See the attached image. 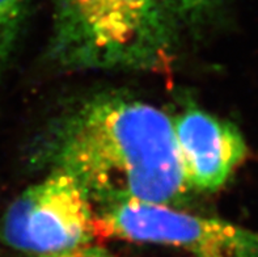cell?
Instances as JSON below:
<instances>
[{
	"label": "cell",
	"instance_id": "obj_2",
	"mask_svg": "<svg viewBox=\"0 0 258 257\" xmlns=\"http://www.w3.org/2000/svg\"><path fill=\"white\" fill-rule=\"evenodd\" d=\"M52 56L75 69L167 65L174 28L156 0H52Z\"/></svg>",
	"mask_w": 258,
	"mask_h": 257
},
{
	"label": "cell",
	"instance_id": "obj_3",
	"mask_svg": "<svg viewBox=\"0 0 258 257\" xmlns=\"http://www.w3.org/2000/svg\"><path fill=\"white\" fill-rule=\"evenodd\" d=\"M174 247L194 257H258V231L159 203L105 208L96 236Z\"/></svg>",
	"mask_w": 258,
	"mask_h": 257
},
{
	"label": "cell",
	"instance_id": "obj_5",
	"mask_svg": "<svg viewBox=\"0 0 258 257\" xmlns=\"http://www.w3.org/2000/svg\"><path fill=\"white\" fill-rule=\"evenodd\" d=\"M172 124L183 177L190 190L215 192L245 159V139L228 121L200 108H187Z\"/></svg>",
	"mask_w": 258,
	"mask_h": 257
},
{
	"label": "cell",
	"instance_id": "obj_6",
	"mask_svg": "<svg viewBox=\"0 0 258 257\" xmlns=\"http://www.w3.org/2000/svg\"><path fill=\"white\" fill-rule=\"evenodd\" d=\"M156 3L176 29L180 24H197L211 16L222 0H156Z\"/></svg>",
	"mask_w": 258,
	"mask_h": 257
},
{
	"label": "cell",
	"instance_id": "obj_1",
	"mask_svg": "<svg viewBox=\"0 0 258 257\" xmlns=\"http://www.w3.org/2000/svg\"><path fill=\"white\" fill-rule=\"evenodd\" d=\"M47 159L105 208L172 206L190 190L172 118L135 98L98 96L84 102L56 126Z\"/></svg>",
	"mask_w": 258,
	"mask_h": 257
},
{
	"label": "cell",
	"instance_id": "obj_7",
	"mask_svg": "<svg viewBox=\"0 0 258 257\" xmlns=\"http://www.w3.org/2000/svg\"><path fill=\"white\" fill-rule=\"evenodd\" d=\"M25 6L26 0H0V69L12 49Z\"/></svg>",
	"mask_w": 258,
	"mask_h": 257
},
{
	"label": "cell",
	"instance_id": "obj_4",
	"mask_svg": "<svg viewBox=\"0 0 258 257\" xmlns=\"http://www.w3.org/2000/svg\"><path fill=\"white\" fill-rule=\"evenodd\" d=\"M95 236L92 201L75 179L60 171L24 190L0 223L2 240L29 256L91 244Z\"/></svg>",
	"mask_w": 258,
	"mask_h": 257
},
{
	"label": "cell",
	"instance_id": "obj_8",
	"mask_svg": "<svg viewBox=\"0 0 258 257\" xmlns=\"http://www.w3.org/2000/svg\"><path fill=\"white\" fill-rule=\"evenodd\" d=\"M28 257H114L105 248L98 247V245H80V247L70 248L64 251L54 252V253L46 254H37V256H28Z\"/></svg>",
	"mask_w": 258,
	"mask_h": 257
}]
</instances>
